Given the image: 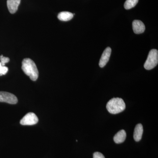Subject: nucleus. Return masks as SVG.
Returning a JSON list of instances; mask_svg holds the SVG:
<instances>
[{
	"mask_svg": "<svg viewBox=\"0 0 158 158\" xmlns=\"http://www.w3.org/2000/svg\"><path fill=\"white\" fill-rule=\"evenodd\" d=\"M127 135L125 131L123 130H120L114 136V141L116 144H120L124 142L126 138Z\"/></svg>",
	"mask_w": 158,
	"mask_h": 158,
	"instance_id": "9d476101",
	"label": "nucleus"
},
{
	"mask_svg": "<svg viewBox=\"0 0 158 158\" xmlns=\"http://www.w3.org/2000/svg\"><path fill=\"white\" fill-rule=\"evenodd\" d=\"M143 133V128L141 123L137 124L135 127L134 133V138L136 141H139L142 138Z\"/></svg>",
	"mask_w": 158,
	"mask_h": 158,
	"instance_id": "1a4fd4ad",
	"label": "nucleus"
},
{
	"mask_svg": "<svg viewBox=\"0 0 158 158\" xmlns=\"http://www.w3.org/2000/svg\"><path fill=\"white\" fill-rule=\"evenodd\" d=\"M138 2V0H126L124 4V8L127 10L132 9L136 6Z\"/></svg>",
	"mask_w": 158,
	"mask_h": 158,
	"instance_id": "f8f14e48",
	"label": "nucleus"
},
{
	"mask_svg": "<svg viewBox=\"0 0 158 158\" xmlns=\"http://www.w3.org/2000/svg\"><path fill=\"white\" fill-rule=\"evenodd\" d=\"M10 61V59L8 57H4L3 55L0 56V62L3 66H5L6 63H8Z\"/></svg>",
	"mask_w": 158,
	"mask_h": 158,
	"instance_id": "4468645a",
	"label": "nucleus"
},
{
	"mask_svg": "<svg viewBox=\"0 0 158 158\" xmlns=\"http://www.w3.org/2000/svg\"><path fill=\"white\" fill-rule=\"evenodd\" d=\"M93 158H105V157L101 153L95 152L94 153Z\"/></svg>",
	"mask_w": 158,
	"mask_h": 158,
	"instance_id": "2eb2a0df",
	"label": "nucleus"
},
{
	"mask_svg": "<svg viewBox=\"0 0 158 158\" xmlns=\"http://www.w3.org/2000/svg\"><path fill=\"white\" fill-rule=\"evenodd\" d=\"M38 122V118L36 114L29 113L23 117L20 123L22 125H33L37 124Z\"/></svg>",
	"mask_w": 158,
	"mask_h": 158,
	"instance_id": "39448f33",
	"label": "nucleus"
},
{
	"mask_svg": "<svg viewBox=\"0 0 158 158\" xmlns=\"http://www.w3.org/2000/svg\"><path fill=\"white\" fill-rule=\"evenodd\" d=\"M0 102L15 104L18 102V99L12 94L5 91H0Z\"/></svg>",
	"mask_w": 158,
	"mask_h": 158,
	"instance_id": "20e7f679",
	"label": "nucleus"
},
{
	"mask_svg": "<svg viewBox=\"0 0 158 158\" xmlns=\"http://www.w3.org/2000/svg\"><path fill=\"white\" fill-rule=\"evenodd\" d=\"M20 2L21 0H7V7L11 14L16 12Z\"/></svg>",
	"mask_w": 158,
	"mask_h": 158,
	"instance_id": "6e6552de",
	"label": "nucleus"
},
{
	"mask_svg": "<svg viewBox=\"0 0 158 158\" xmlns=\"http://www.w3.org/2000/svg\"><path fill=\"white\" fill-rule=\"evenodd\" d=\"M22 69L27 76L33 81H36L38 77L39 73L35 62L31 59L27 58L23 60Z\"/></svg>",
	"mask_w": 158,
	"mask_h": 158,
	"instance_id": "f257e3e1",
	"label": "nucleus"
},
{
	"mask_svg": "<svg viewBox=\"0 0 158 158\" xmlns=\"http://www.w3.org/2000/svg\"><path fill=\"white\" fill-rule=\"evenodd\" d=\"M133 30L136 34H141L144 33L145 27L144 23L139 20H135L132 23Z\"/></svg>",
	"mask_w": 158,
	"mask_h": 158,
	"instance_id": "0eeeda50",
	"label": "nucleus"
},
{
	"mask_svg": "<svg viewBox=\"0 0 158 158\" xmlns=\"http://www.w3.org/2000/svg\"><path fill=\"white\" fill-rule=\"evenodd\" d=\"M8 68L6 66H3L0 62V76L6 75L8 72Z\"/></svg>",
	"mask_w": 158,
	"mask_h": 158,
	"instance_id": "ddd939ff",
	"label": "nucleus"
},
{
	"mask_svg": "<svg viewBox=\"0 0 158 158\" xmlns=\"http://www.w3.org/2000/svg\"><path fill=\"white\" fill-rule=\"evenodd\" d=\"M111 52H112V50L110 47L107 48L104 51L101 58L100 59L99 63L100 67L103 68L106 65L110 59Z\"/></svg>",
	"mask_w": 158,
	"mask_h": 158,
	"instance_id": "423d86ee",
	"label": "nucleus"
},
{
	"mask_svg": "<svg viewBox=\"0 0 158 158\" xmlns=\"http://www.w3.org/2000/svg\"><path fill=\"white\" fill-rule=\"evenodd\" d=\"M158 63V51L152 49L150 51L147 60L144 64V68L147 70H151L156 67Z\"/></svg>",
	"mask_w": 158,
	"mask_h": 158,
	"instance_id": "7ed1b4c3",
	"label": "nucleus"
},
{
	"mask_svg": "<svg viewBox=\"0 0 158 158\" xmlns=\"http://www.w3.org/2000/svg\"><path fill=\"white\" fill-rule=\"evenodd\" d=\"M106 108L109 113L116 114L124 111L126 108V105L123 99L116 98L111 99L108 102Z\"/></svg>",
	"mask_w": 158,
	"mask_h": 158,
	"instance_id": "f03ea898",
	"label": "nucleus"
},
{
	"mask_svg": "<svg viewBox=\"0 0 158 158\" xmlns=\"http://www.w3.org/2000/svg\"><path fill=\"white\" fill-rule=\"evenodd\" d=\"M73 14L69 11H62L60 12L58 15V18L62 21H68L72 19Z\"/></svg>",
	"mask_w": 158,
	"mask_h": 158,
	"instance_id": "9b49d317",
	"label": "nucleus"
}]
</instances>
